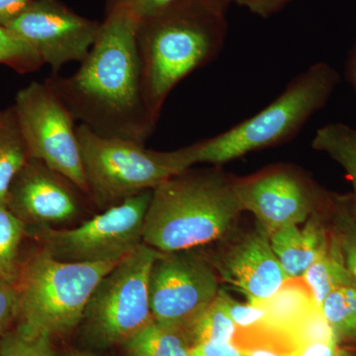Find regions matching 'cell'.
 I'll return each mask as SVG.
<instances>
[{
	"label": "cell",
	"mask_w": 356,
	"mask_h": 356,
	"mask_svg": "<svg viewBox=\"0 0 356 356\" xmlns=\"http://www.w3.org/2000/svg\"><path fill=\"white\" fill-rule=\"evenodd\" d=\"M30 159L15 109L0 110V204H6L14 178Z\"/></svg>",
	"instance_id": "obj_17"
},
{
	"label": "cell",
	"mask_w": 356,
	"mask_h": 356,
	"mask_svg": "<svg viewBox=\"0 0 356 356\" xmlns=\"http://www.w3.org/2000/svg\"><path fill=\"white\" fill-rule=\"evenodd\" d=\"M293 348L334 339V334L320 307H315L306 316L289 336Z\"/></svg>",
	"instance_id": "obj_27"
},
{
	"label": "cell",
	"mask_w": 356,
	"mask_h": 356,
	"mask_svg": "<svg viewBox=\"0 0 356 356\" xmlns=\"http://www.w3.org/2000/svg\"><path fill=\"white\" fill-rule=\"evenodd\" d=\"M0 64L27 74L41 69L44 62L27 42L6 26L0 25Z\"/></svg>",
	"instance_id": "obj_25"
},
{
	"label": "cell",
	"mask_w": 356,
	"mask_h": 356,
	"mask_svg": "<svg viewBox=\"0 0 356 356\" xmlns=\"http://www.w3.org/2000/svg\"><path fill=\"white\" fill-rule=\"evenodd\" d=\"M36 0H0V25L6 26Z\"/></svg>",
	"instance_id": "obj_33"
},
{
	"label": "cell",
	"mask_w": 356,
	"mask_h": 356,
	"mask_svg": "<svg viewBox=\"0 0 356 356\" xmlns=\"http://www.w3.org/2000/svg\"><path fill=\"white\" fill-rule=\"evenodd\" d=\"M219 276L197 248L161 252L149 274L154 321L186 332L219 294Z\"/></svg>",
	"instance_id": "obj_10"
},
{
	"label": "cell",
	"mask_w": 356,
	"mask_h": 356,
	"mask_svg": "<svg viewBox=\"0 0 356 356\" xmlns=\"http://www.w3.org/2000/svg\"><path fill=\"white\" fill-rule=\"evenodd\" d=\"M242 213L235 177L221 166L191 168L154 189L143 243L161 252L198 248L228 235Z\"/></svg>",
	"instance_id": "obj_3"
},
{
	"label": "cell",
	"mask_w": 356,
	"mask_h": 356,
	"mask_svg": "<svg viewBox=\"0 0 356 356\" xmlns=\"http://www.w3.org/2000/svg\"><path fill=\"white\" fill-rule=\"evenodd\" d=\"M153 191L140 192L111 206L76 228L38 229L42 248L60 261H121L143 243Z\"/></svg>",
	"instance_id": "obj_8"
},
{
	"label": "cell",
	"mask_w": 356,
	"mask_h": 356,
	"mask_svg": "<svg viewBox=\"0 0 356 356\" xmlns=\"http://www.w3.org/2000/svg\"><path fill=\"white\" fill-rule=\"evenodd\" d=\"M327 211L332 235L344 269L356 289V218L351 207L350 194L339 195L331 192Z\"/></svg>",
	"instance_id": "obj_20"
},
{
	"label": "cell",
	"mask_w": 356,
	"mask_h": 356,
	"mask_svg": "<svg viewBox=\"0 0 356 356\" xmlns=\"http://www.w3.org/2000/svg\"><path fill=\"white\" fill-rule=\"evenodd\" d=\"M6 27L27 42L53 74H58L70 62H83L97 38L100 24L54 0H36Z\"/></svg>",
	"instance_id": "obj_12"
},
{
	"label": "cell",
	"mask_w": 356,
	"mask_h": 356,
	"mask_svg": "<svg viewBox=\"0 0 356 356\" xmlns=\"http://www.w3.org/2000/svg\"><path fill=\"white\" fill-rule=\"evenodd\" d=\"M122 348L124 356H188L191 344L182 330L154 320Z\"/></svg>",
	"instance_id": "obj_18"
},
{
	"label": "cell",
	"mask_w": 356,
	"mask_h": 356,
	"mask_svg": "<svg viewBox=\"0 0 356 356\" xmlns=\"http://www.w3.org/2000/svg\"><path fill=\"white\" fill-rule=\"evenodd\" d=\"M339 81L331 65H311L254 116L215 137L181 147L185 163L188 168L197 163L221 166L252 152L284 144L327 104Z\"/></svg>",
	"instance_id": "obj_4"
},
{
	"label": "cell",
	"mask_w": 356,
	"mask_h": 356,
	"mask_svg": "<svg viewBox=\"0 0 356 356\" xmlns=\"http://www.w3.org/2000/svg\"><path fill=\"white\" fill-rule=\"evenodd\" d=\"M13 107L30 158L64 175L88 195L76 119L53 89L44 81H34L17 93Z\"/></svg>",
	"instance_id": "obj_9"
},
{
	"label": "cell",
	"mask_w": 356,
	"mask_h": 356,
	"mask_svg": "<svg viewBox=\"0 0 356 356\" xmlns=\"http://www.w3.org/2000/svg\"><path fill=\"white\" fill-rule=\"evenodd\" d=\"M330 196L331 192L325 203L308 218L302 228L300 225H289L269 234L271 248L288 277H301L329 248Z\"/></svg>",
	"instance_id": "obj_15"
},
{
	"label": "cell",
	"mask_w": 356,
	"mask_h": 356,
	"mask_svg": "<svg viewBox=\"0 0 356 356\" xmlns=\"http://www.w3.org/2000/svg\"><path fill=\"white\" fill-rule=\"evenodd\" d=\"M321 310L339 346L356 348V289L337 287L323 301Z\"/></svg>",
	"instance_id": "obj_21"
},
{
	"label": "cell",
	"mask_w": 356,
	"mask_h": 356,
	"mask_svg": "<svg viewBox=\"0 0 356 356\" xmlns=\"http://www.w3.org/2000/svg\"><path fill=\"white\" fill-rule=\"evenodd\" d=\"M348 72H350V79L351 83H353L356 88V49L355 53L351 56L350 60V67H348Z\"/></svg>",
	"instance_id": "obj_35"
},
{
	"label": "cell",
	"mask_w": 356,
	"mask_h": 356,
	"mask_svg": "<svg viewBox=\"0 0 356 356\" xmlns=\"http://www.w3.org/2000/svg\"><path fill=\"white\" fill-rule=\"evenodd\" d=\"M292 0H232L238 6L245 7L250 13L269 17L273 14L278 13Z\"/></svg>",
	"instance_id": "obj_30"
},
{
	"label": "cell",
	"mask_w": 356,
	"mask_h": 356,
	"mask_svg": "<svg viewBox=\"0 0 356 356\" xmlns=\"http://www.w3.org/2000/svg\"><path fill=\"white\" fill-rule=\"evenodd\" d=\"M188 356H243L233 343H200L191 348Z\"/></svg>",
	"instance_id": "obj_31"
},
{
	"label": "cell",
	"mask_w": 356,
	"mask_h": 356,
	"mask_svg": "<svg viewBox=\"0 0 356 356\" xmlns=\"http://www.w3.org/2000/svg\"><path fill=\"white\" fill-rule=\"evenodd\" d=\"M159 254L142 243L98 283L81 322L93 343L122 346L153 322L149 274Z\"/></svg>",
	"instance_id": "obj_7"
},
{
	"label": "cell",
	"mask_w": 356,
	"mask_h": 356,
	"mask_svg": "<svg viewBox=\"0 0 356 356\" xmlns=\"http://www.w3.org/2000/svg\"><path fill=\"white\" fill-rule=\"evenodd\" d=\"M219 243L208 259L219 276L248 303L264 301L289 280L271 248L266 229L255 222L254 228L236 232V227Z\"/></svg>",
	"instance_id": "obj_13"
},
{
	"label": "cell",
	"mask_w": 356,
	"mask_h": 356,
	"mask_svg": "<svg viewBox=\"0 0 356 356\" xmlns=\"http://www.w3.org/2000/svg\"><path fill=\"white\" fill-rule=\"evenodd\" d=\"M243 356H290L292 351L276 346H254L240 350Z\"/></svg>",
	"instance_id": "obj_34"
},
{
	"label": "cell",
	"mask_w": 356,
	"mask_h": 356,
	"mask_svg": "<svg viewBox=\"0 0 356 356\" xmlns=\"http://www.w3.org/2000/svg\"><path fill=\"white\" fill-rule=\"evenodd\" d=\"M20 300L17 286L0 280V337L13 330L19 318Z\"/></svg>",
	"instance_id": "obj_28"
},
{
	"label": "cell",
	"mask_w": 356,
	"mask_h": 356,
	"mask_svg": "<svg viewBox=\"0 0 356 356\" xmlns=\"http://www.w3.org/2000/svg\"><path fill=\"white\" fill-rule=\"evenodd\" d=\"M312 147L327 154L346 170L353 184L351 207L356 218V130L341 123L327 124L316 132Z\"/></svg>",
	"instance_id": "obj_19"
},
{
	"label": "cell",
	"mask_w": 356,
	"mask_h": 356,
	"mask_svg": "<svg viewBox=\"0 0 356 356\" xmlns=\"http://www.w3.org/2000/svg\"><path fill=\"white\" fill-rule=\"evenodd\" d=\"M185 334L191 348L200 343H233L236 325L225 309L220 293L209 308Z\"/></svg>",
	"instance_id": "obj_24"
},
{
	"label": "cell",
	"mask_w": 356,
	"mask_h": 356,
	"mask_svg": "<svg viewBox=\"0 0 356 356\" xmlns=\"http://www.w3.org/2000/svg\"><path fill=\"white\" fill-rule=\"evenodd\" d=\"M235 188L243 212L252 213L268 235L289 225L304 224L330 194L293 165L235 177Z\"/></svg>",
	"instance_id": "obj_11"
},
{
	"label": "cell",
	"mask_w": 356,
	"mask_h": 356,
	"mask_svg": "<svg viewBox=\"0 0 356 356\" xmlns=\"http://www.w3.org/2000/svg\"><path fill=\"white\" fill-rule=\"evenodd\" d=\"M89 198L98 207L121 203L188 170L179 149L158 152L143 143L76 127Z\"/></svg>",
	"instance_id": "obj_6"
},
{
	"label": "cell",
	"mask_w": 356,
	"mask_h": 356,
	"mask_svg": "<svg viewBox=\"0 0 356 356\" xmlns=\"http://www.w3.org/2000/svg\"><path fill=\"white\" fill-rule=\"evenodd\" d=\"M27 226L7 207L0 204V280L17 285L22 264L19 261L21 243Z\"/></svg>",
	"instance_id": "obj_23"
},
{
	"label": "cell",
	"mask_w": 356,
	"mask_h": 356,
	"mask_svg": "<svg viewBox=\"0 0 356 356\" xmlns=\"http://www.w3.org/2000/svg\"><path fill=\"white\" fill-rule=\"evenodd\" d=\"M175 1L177 0H115L111 8L116 6L127 7L138 19L142 21L161 13Z\"/></svg>",
	"instance_id": "obj_29"
},
{
	"label": "cell",
	"mask_w": 356,
	"mask_h": 356,
	"mask_svg": "<svg viewBox=\"0 0 356 356\" xmlns=\"http://www.w3.org/2000/svg\"><path fill=\"white\" fill-rule=\"evenodd\" d=\"M65 356H97L93 355V353H83V351H74V353H67V355Z\"/></svg>",
	"instance_id": "obj_37"
},
{
	"label": "cell",
	"mask_w": 356,
	"mask_h": 356,
	"mask_svg": "<svg viewBox=\"0 0 356 356\" xmlns=\"http://www.w3.org/2000/svg\"><path fill=\"white\" fill-rule=\"evenodd\" d=\"M0 356H56L49 336H28L17 327L0 337Z\"/></svg>",
	"instance_id": "obj_26"
},
{
	"label": "cell",
	"mask_w": 356,
	"mask_h": 356,
	"mask_svg": "<svg viewBox=\"0 0 356 356\" xmlns=\"http://www.w3.org/2000/svg\"><path fill=\"white\" fill-rule=\"evenodd\" d=\"M225 10L215 0H177L140 21L143 96L156 125L175 86L221 53L227 34Z\"/></svg>",
	"instance_id": "obj_2"
},
{
	"label": "cell",
	"mask_w": 356,
	"mask_h": 356,
	"mask_svg": "<svg viewBox=\"0 0 356 356\" xmlns=\"http://www.w3.org/2000/svg\"><path fill=\"white\" fill-rule=\"evenodd\" d=\"M309 287L317 305H322L327 295L337 287L350 285L353 283L341 261L339 248L331 232V243L322 257L301 276Z\"/></svg>",
	"instance_id": "obj_22"
},
{
	"label": "cell",
	"mask_w": 356,
	"mask_h": 356,
	"mask_svg": "<svg viewBox=\"0 0 356 356\" xmlns=\"http://www.w3.org/2000/svg\"><path fill=\"white\" fill-rule=\"evenodd\" d=\"M254 305L261 307L269 325L289 341L293 330L318 306L302 277L289 278L269 298Z\"/></svg>",
	"instance_id": "obj_16"
},
{
	"label": "cell",
	"mask_w": 356,
	"mask_h": 356,
	"mask_svg": "<svg viewBox=\"0 0 356 356\" xmlns=\"http://www.w3.org/2000/svg\"><path fill=\"white\" fill-rule=\"evenodd\" d=\"M81 194L64 175L31 158L14 178L6 206L26 226L51 228L79 216Z\"/></svg>",
	"instance_id": "obj_14"
},
{
	"label": "cell",
	"mask_w": 356,
	"mask_h": 356,
	"mask_svg": "<svg viewBox=\"0 0 356 356\" xmlns=\"http://www.w3.org/2000/svg\"><path fill=\"white\" fill-rule=\"evenodd\" d=\"M139 23L127 7L110 9L79 69L70 76L53 74L44 83L93 132L145 144L156 125L143 96Z\"/></svg>",
	"instance_id": "obj_1"
},
{
	"label": "cell",
	"mask_w": 356,
	"mask_h": 356,
	"mask_svg": "<svg viewBox=\"0 0 356 356\" xmlns=\"http://www.w3.org/2000/svg\"><path fill=\"white\" fill-rule=\"evenodd\" d=\"M337 346L336 339L320 341L295 348L290 356H334Z\"/></svg>",
	"instance_id": "obj_32"
},
{
	"label": "cell",
	"mask_w": 356,
	"mask_h": 356,
	"mask_svg": "<svg viewBox=\"0 0 356 356\" xmlns=\"http://www.w3.org/2000/svg\"><path fill=\"white\" fill-rule=\"evenodd\" d=\"M334 356H356V348H353V346H337Z\"/></svg>",
	"instance_id": "obj_36"
},
{
	"label": "cell",
	"mask_w": 356,
	"mask_h": 356,
	"mask_svg": "<svg viewBox=\"0 0 356 356\" xmlns=\"http://www.w3.org/2000/svg\"><path fill=\"white\" fill-rule=\"evenodd\" d=\"M121 261H60L42 248L21 267L16 327L28 336L51 339L70 334L83 322L98 283Z\"/></svg>",
	"instance_id": "obj_5"
},
{
	"label": "cell",
	"mask_w": 356,
	"mask_h": 356,
	"mask_svg": "<svg viewBox=\"0 0 356 356\" xmlns=\"http://www.w3.org/2000/svg\"><path fill=\"white\" fill-rule=\"evenodd\" d=\"M215 1L218 2L220 6L224 7V8L226 9L227 6H229V2H232V0H215Z\"/></svg>",
	"instance_id": "obj_38"
}]
</instances>
